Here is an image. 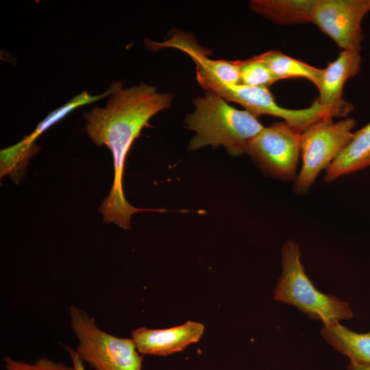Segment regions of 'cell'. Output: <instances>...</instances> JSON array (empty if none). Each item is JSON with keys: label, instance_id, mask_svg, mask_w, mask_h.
I'll return each instance as SVG.
<instances>
[{"label": "cell", "instance_id": "1", "mask_svg": "<svg viewBox=\"0 0 370 370\" xmlns=\"http://www.w3.org/2000/svg\"><path fill=\"white\" fill-rule=\"evenodd\" d=\"M173 98V94L158 92L156 87L145 84L127 88H123L121 84L104 107L95 106L84 114L85 131L91 141L97 147L105 145L112 155L114 180L99 208L106 223L127 230L132 214L162 212V209L136 208L128 203L123 193V175L133 142L153 115L171 106Z\"/></svg>", "mask_w": 370, "mask_h": 370}, {"label": "cell", "instance_id": "2", "mask_svg": "<svg viewBox=\"0 0 370 370\" xmlns=\"http://www.w3.org/2000/svg\"><path fill=\"white\" fill-rule=\"evenodd\" d=\"M195 109L185 119L188 129L195 132L188 149L223 146L234 156L246 153L247 147L263 129L258 118L247 110L230 106L219 95L208 92L197 97Z\"/></svg>", "mask_w": 370, "mask_h": 370}, {"label": "cell", "instance_id": "3", "mask_svg": "<svg viewBox=\"0 0 370 370\" xmlns=\"http://www.w3.org/2000/svg\"><path fill=\"white\" fill-rule=\"evenodd\" d=\"M281 275L274 291V299L293 306L310 319L323 324L348 320L354 313L349 304L333 295L320 292L305 271L297 243L288 241L282 249Z\"/></svg>", "mask_w": 370, "mask_h": 370}, {"label": "cell", "instance_id": "4", "mask_svg": "<svg viewBox=\"0 0 370 370\" xmlns=\"http://www.w3.org/2000/svg\"><path fill=\"white\" fill-rule=\"evenodd\" d=\"M71 328L77 339L75 349L84 362L95 370H142L143 356L132 338L101 330L85 311L69 308Z\"/></svg>", "mask_w": 370, "mask_h": 370}, {"label": "cell", "instance_id": "5", "mask_svg": "<svg viewBox=\"0 0 370 370\" xmlns=\"http://www.w3.org/2000/svg\"><path fill=\"white\" fill-rule=\"evenodd\" d=\"M356 124L352 118L337 122H333L332 118H325L301 133L302 166L295 180L296 193H306L319 173L328 169L352 139Z\"/></svg>", "mask_w": 370, "mask_h": 370}, {"label": "cell", "instance_id": "6", "mask_svg": "<svg viewBox=\"0 0 370 370\" xmlns=\"http://www.w3.org/2000/svg\"><path fill=\"white\" fill-rule=\"evenodd\" d=\"M227 101L236 102L257 118L262 114L281 118L284 122L303 132L314 123L334 116L315 100L310 106L303 109H288L279 106L268 88L237 84L214 83L208 88Z\"/></svg>", "mask_w": 370, "mask_h": 370}, {"label": "cell", "instance_id": "7", "mask_svg": "<svg viewBox=\"0 0 370 370\" xmlns=\"http://www.w3.org/2000/svg\"><path fill=\"white\" fill-rule=\"evenodd\" d=\"M301 132L285 122L264 129L249 143V154L267 173L283 180L296 179Z\"/></svg>", "mask_w": 370, "mask_h": 370}, {"label": "cell", "instance_id": "8", "mask_svg": "<svg viewBox=\"0 0 370 370\" xmlns=\"http://www.w3.org/2000/svg\"><path fill=\"white\" fill-rule=\"evenodd\" d=\"M370 0H317L311 23L343 50L360 52L362 21Z\"/></svg>", "mask_w": 370, "mask_h": 370}, {"label": "cell", "instance_id": "9", "mask_svg": "<svg viewBox=\"0 0 370 370\" xmlns=\"http://www.w3.org/2000/svg\"><path fill=\"white\" fill-rule=\"evenodd\" d=\"M361 62L360 52L343 50L335 60L323 69L317 99L334 117H345L354 110L352 104L343 99L342 92L347 80L359 73Z\"/></svg>", "mask_w": 370, "mask_h": 370}, {"label": "cell", "instance_id": "10", "mask_svg": "<svg viewBox=\"0 0 370 370\" xmlns=\"http://www.w3.org/2000/svg\"><path fill=\"white\" fill-rule=\"evenodd\" d=\"M204 330L202 323L188 321L166 329L141 327L132 332V338L140 354L166 356L181 352L190 344L199 341Z\"/></svg>", "mask_w": 370, "mask_h": 370}, {"label": "cell", "instance_id": "11", "mask_svg": "<svg viewBox=\"0 0 370 370\" xmlns=\"http://www.w3.org/2000/svg\"><path fill=\"white\" fill-rule=\"evenodd\" d=\"M121 84V82L119 81L114 82L106 91L97 95H91L84 91L75 96L63 106L51 112L29 135L18 143L3 149L2 151L3 158L12 166L19 167L26 166L30 158L38 151L39 148L36 145L35 141L42 133L75 108L110 96Z\"/></svg>", "mask_w": 370, "mask_h": 370}, {"label": "cell", "instance_id": "12", "mask_svg": "<svg viewBox=\"0 0 370 370\" xmlns=\"http://www.w3.org/2000/svg\"><path fill=\"white\" fill-rule=\"evenodd\" d=\"M370 166V121L354 133L349 144L326 170L325 182Z\"/></svg>", "mask_w": 370, "mask_h": 370}, {"label": "cell", "instance_id": "13", "mask_svg": "<svg viewBox=\"0 0 370 370\" xmlns=\"http://www.w3.org/2000/svg\"><path fill=\"white\" fill-rule=\"evenodd\" d=\"M321 334L331 347L349 361L370 366V330L358 333L336 321L323 324Z\"/></svg>", "mask_w": 370, "mask_h": 370}, {"label": "cell", "instance_id": "14", "mask_svg": "<svg viewBox=\"0 0 370 370\" xmlns=\"http://www.w3.org/2000/svg\"><path fill=\"white\" fill-rule=\"evenodd\" d=\"M317 0H253L251 9L279 25L311 22Z\"/></svg>", "mask_w": 370, "mask_h": 370}, {"label": "cell", "instance_id": "15", "mask_svg": "<svg viewBox=\"0 0 370 370\" xmlns=\"http://www.w3.org/2000/svg\"><path fill=\"white\" fill-rule=\"evenodd\" d=\"M257 56L267 65L278 80L304 77L312 82L317 88L319 85L323 69L309 65L280 51H269Z\"/></svg>", "mask_w": 370, "mask_h": 370}, {"label": "cell", "instance_id": "16", "mask_svg": "<svg viewBox=\"0 0 370 370\" xmlns=\"http://www.w3.org/2000/svg\"><path fill=\"white\" fill-rule=\"evenodd\" d=\"M236 61L239 66V84L268 88L278 81L267 65L257 56Z\"/></svg>", "mask_w": 370, "mask_h": 370}, {"label": "cell", "instance_id": "17", "mask_svg": "<svg viewBox=\"0 0 370 370\" xmlns=\"http://www.w3.org/2000/svg\"><path fill=\"white\" fill-rule=\"evenodd\" d=\"M4 360L5 370H73L72 366L47 358H40L32 363L16 360L9 356H5Z\"/></svg>", "mask_w": 370, "mask_h": 370}, {"label": "cell", "instance_id": "18", "mask_svg": "<svg viewBox=\"0 0 370 370\" xmlns=\"http://www.w3.org/2000/svg\"><path fill=\"white\" fill-rule=\"evenodd\" d=\"M66 349L71 358L73 370H87L85 368L84 362L79 357L75 349L68 346H66Z\"/></svg>", "mask_w": 370, "mask_h": 370}, {"label": "cell", "instance_id": "19", "mask_svg": "<svg viewBox=\"0 0 370 370\" xmlns=\"http://www.w3.org/2000/svg\"><path fill=\"white\" fill-rule=\"evenodd\" d=\"M345 370H370V366L354 361H349Z\"/></svg>", "mask_w": 370, "mask_h": 370}]
</instances>
